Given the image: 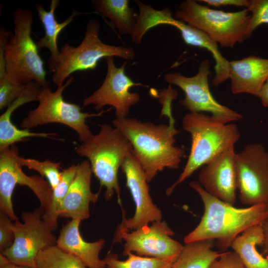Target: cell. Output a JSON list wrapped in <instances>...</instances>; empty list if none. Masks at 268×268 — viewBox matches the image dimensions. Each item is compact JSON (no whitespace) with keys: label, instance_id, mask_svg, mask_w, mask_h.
I'll return each instance as SVG.
<instances>
[{"label":"cell","instance_id":"cell-25","mask_svg":"<svg viewBox=\"0 0 268 268\" xmlns=\"http://www.w3.org/2000/svg\"><path fill=\"white\" fill-rule=\"evenodd\" d=\"M77 165H72L63 170L60 182L53 190L51 201L48 209L44 212L42 218L52 231L58 228V211L76 173Z\"/></svg>","mask_w":268,"mask_h":268},{"label":"cell","instance_id":"cell-13","mask_svg":"<svg viewBox=\"0 0 268 268\" xmlns=\"http://www.w3.org/2000/svg\"><path fill=\"white\" fill-rule=\"evenodd\" d=\"M174 234L167 223L161 220L133 231L115 233L113 243L124 240L123 253L126 256L135 252L141 256L175 262L184 246L171 237Z\"/></svg>","mask_w":268,"mask_h":268},{"label":"cell","instance_id":"cell-3","mask_svg":"<svg viewBox=\"0 0 268 268\" xmlns=\"http://www.w3.org/2000/svg\"><path fill=\"white\" fill-rule=\"evenodd\" d=\"M183 129L191 136L190 152L187 162L177 180L166 191L170 195L174 189L199 168L234 146L240 138L234 124H224L202 113L186 114L182 121Z\"/></svg>","mask_w":268,"mask_h":268},{"label":"cell","instance_id":"cell-22","mask_svg":"<svg viewBox=\"0 0 268 268\" xmlns=\"http://www.w3.org/2000/svg\"><path fill=\"white\" fill-rule=\"evenodd\" d=\"M265 239L263 227L252 226L238 235L231 247L237 253L246 268H268V258L260 254L257 245H262Z\"/></svg>","mask_w":268,"mask_h":268},{"label":"cell","instance_id":"cell-23","mask_svg":"<svg viewBox=\"0 0 268 268\" xmlns=\"http://www.w3.org/2000/svg\"><path fill=\"white\" fill-rule=\"evenodd\" d=\"M129 0H93L94 12L108 18L120 34L132 35L136 25L138 14L130 6Z\"/></svg>","mask_w":268,"mask_h":268},{"label":"cell","instance_id":"cell-12","mask_svg":"<svg viewBox=\"0 0 268 268\" xmlns=\"http://www.w3.org/2000/svg\"><path fill=\"white\" fill-rule=\"evenodd\" d=\"M237 187L242 203H268V152L261 143L247 144L235 158Z\"/></svg>","mask_w":268,"mask_h":268},{"label":"cell","instance_id":"cell-8","mask_svg":"<svg viewBox=\"0 0 268 268\" xmlns=\"http://www.w3.org/2000/svg\"><path fill=\"white\" fill-rule=\"evenodd\" d=\"M73 80V77H69L54 92L52 91L49 84L41 86L38 96V106L27 113L26 117L21 122L20 127L29 130L48 123H60L74 130L81 142L89 139L93 134L86 124V119L100 117L109 109L102 110L98 113H84L79 105L65 101L63 93Z\"/></svg>","mask_w":268,"mask_h":268},{"label":"cell","instance_id":"cell-1","mask_svg":"<svg viewBox=\"0 0 268 268\" xmlns=\"http://www.w3.org/2000/svg\"><path fill=\"white\" fill-rule=\"evenodd\" d=\"M162 114L169 119L168 125L143 122L136 118L115 119L112 123L131 142L133 153L142 167L148 182L165 168L176 169L185 156V150L175 145L179 133L172 115V101L177 97L171 91L162 93Z\"/></svg>","mask_w":268,"mask_h":268},{"label":"cell","instance_id":"cell-16","mask_svg":"<svg viewBox=\"0 0 268 268\" xmlns=\"http://www.w3.org/2000/svg\"><path fill=\"white\" fill-rule=\"evenodd\" d=\"M234 146L203 165L199 182L211 196L232 205L236 201L237 180Z\"/></svg>","mask_w":268,"mask_h":268},{"label":"cell","instance_id":"cell-37","mask_svg":"<svg viewBox=\"0 0 268 268\" xmlns=\"http://www.w3.org/2000/svg\"><path fill=\"white\" fill-rule=\"evenodd\" d=\"M0 268H34L17 265L16 264H13L10 262L9 261H8L7 262L3 264L0 265Z\"/></svg>","mask_w":268,"mask_h":268},{"label":"cell","instance_id":"cell-4","mask_svg":"<svg viewBox=\"0 0 268 268\" xmlns=\"http://www.w3.org/2000/svg\"><path fill=\"white\" fill-rule=\"evenodd\" d=\"M98 134L75 148L78 155L87 157L92 173L104 187L105 200H110L114 193L121 205L118 171L126 158L133 152V147L118 129L104 124Z\"/></svg>","mask_w":268,"mask_h":268},{"label":"cell","instance_id":"cell-10","mask_svg":"<svg viewBox=\"0 0 268 268\" xmlns=\"http://www.w3.org/2000/svg\"><path fill=\"white\" fill-rule=\"evenodd\" d=\"M43 213L40 206L31 212H22L23 223L18 220L13 222V243L0 253L10 262L36 268V259L39 252L56 245V236L42 218Z\"/></svg>","mask_w":268,"mask_h":268},{"label":"cell","instance_id":"cell-35","mask_svg":"<svg viewBox=\"0 0 268 268\" xmlns=\"http://www.w3.org/2000/svg\"><path fill=\"white\" fill-rule=\"evenodd\" d=\"M265 239L262 246L263 255L268 258V218L265 219L262 223Z\"/></svg>","mask_w":268,"mask_h":268},{"label":"cell","instance_id":"cell-38","mask_svg":"<svg viewBox=\"0 0 268 268\" xmlns=\"http://www.w3.org/2000/svg\"></svg>","mask_w":268,"mask_h":268},{"label":"cell","instance_id":"cell-27","mask_svg":"<svg viewBox=\"0 0 268 268\" xmlns=\"http://www.w3.org/2000/svg\"><path fill=\"white\" fill-rule=\"evenodd\" d=\"M36 268H87L78 259L56 245L39 252L36 259Z\"/></svg>","mask_w":268,"mask_h":268},{"label":"cell","instance_id":"cell-6","mask_svg":"<svg viewBox=\"0 0 268 268\" xmlns=\"http://www.w3.org/2000/svg\"><path fill=\"white\" fill-rule=\"evenodd\" d=\"M174 17L205 33L214 42L233 48L245 40L251 13L247 8L224 12L202 5L194 0H185L179 5Z\"/></svg>","mask_w":268,"mask_h":268},{"label":"cell","instance_id":"cell-29","mask_svg":"<svg viewBox=\"0 0 268 268\" xmlns=\"http://www.w3.org/2000/svg\"><path fill=\"white\" fill-rule=\"evenodd\" d=\"M18 161L21 166L35 170L39 173L41 177H45L52 190L57 187L61 181L62 173L59 171L61 162H54L50 160L40 161L20 156H18Z\"/></svg>","mask_w":268,"mask_h":268},{"label":"cell","instance_id":"cell-21","mask_svg":"<svg viewBox=\"0 0 268 268\" xmlns=\"http://www.w3.org/2000/svg\"><path fill=\"white\" fill-rule=\"evenodd\" d=\"M59 4V0H52L48 11L45 10L41 4H35L37 15L45 30L44 36L36 42V43L39 50L43 48H46L49 50L51 56L48 60V67L50 72L52 73L59 60L60 50L58 47V39L60 32L73 20L74 17L84 13L73 9L69 16L62 22H59L55 17V11Z\"/></svg>","mask_w":268,"mask_h":268},{"label":"cell","instance_id":"cell-31","mask_svg":"<svg viewBox=\"0 0 268 268\" xmlns=\"http://www.w3.org/2000/svg\"><path fill=\"white\" fill-rule=\"evenodd\" d=\"M25 84H17L7 76L0 78V110L7 108L23 91Z\"/></svg>","mask_w":268,"mask_h":268},{"label":"cell","instance_id":"cell-32","mask_svg":"<svg viewBox=\"0 0 268 268\" xmlns=\"http://www.w3.org/2000/svg\"><path fill=\"white\" fill-rule=\"evenodd\" d=\"M11 219L0 211V251L2 253L11 246L14 241Z\"/></svg>","mask_w":268,"mask_h":268},{"label":"cell","instance_id":"cell-14","mask_svg":"<svg viewBox=\"0 0 268 268\" xmlns=\"http://www.w3.org/2000/svg\"><path fill=\"white\" fill-rule=\"evenodd\" d=\"M105 60L107 67L105 78L99 88L84 98L83 107L93 105L96 110H99L109 105L115 108L116 118H127L132 107L140 99L138 93L130 92L131 88L148 86L134 82L125 73L127 61L117 67L113 57H107Z\"/></svg>","mask_w":268,"mask_h":268},{"label":"cell","instance_id":"cell-34","mask_svg":"<svg viewBox=\"0 0 268 268\" xmlns=\"http://www.w3.org/2000/svg\"><path fill=\"white\" fill-rule=\"evenodd\" d=\"M208 5L219 7L221 6L232 5L237 7H245L248 8L250 4V0H202Z\"/></svg>","mask_w":268,"mask_h":268},{"label":"cell","instance_id":"cell-28","mask_svg":"<svg viewBox=\"0 0 268 268\" xmlns=\"http://www.w3.org/2000/svg\"><path fill=\"white\" fill-rule=\"evenodd\" d=\"M126 260H120L117 255L110 254L103 261L107 268H171L175 262L156 258L142 257L130 253Z\"/></svg>","mask_w":268,"mask_h":268},{"label":"cell","instance_id":"cell-11","mask_svg":"<svg viewBox=\"0 0 268 268\" xmlns=\"http://www.w3.org/2000/svg\"><path fill=\"white\" fill-rule=\"evenodd\" d=\"M18 151L14 144L0 148V211L12 221L18 219L13 208L12 195L16 185L29 188L38 199L44 212L50 205L53 190L48 182L38 175L27 176L18 161Z\"/></svg>","mask_w":268,"mask_h":268},{"label":"cell","instance_id":"cell-30","mask_svg":"<svg viewBox=\"0 0 268 268\" xmlns=\"http://www.w3.org/2000/svg\"><path fill=\"white\" fill-rule=\"evenodd\" d=\"M247 9L251 13V17L245 33V40L251 37L260 25L268 24V0H250Z\"/></svg>","mask_w":268,"mask_h":268},{"label":"cell","instance_id":"cell-2","mask_svg":"<svg viewBox=\"0 0 268 268\" xmlns=\"http://www.w3.org/2000/svg\"><path fill=\"white\" fill-rule=\"evenodd\" d=\"M189 185L201 197L204 211L199 224L185 237V244L213 239L218 248L225 249L239 234L268 218V204L237 208L208 194L198 181Z\"/></svg>","mask_w":268,"mask_h":268},{"label":"cell","instance_id":"cell-15","mask_svg":"<svg viewBox=\"0 0 268 268\" xmlns=\"http://www.w3.org/2000/svg\"><path fill=\"white\" fill-rule=\"evenodd\" d=\"M121 169L125 175L126 186L132 195L135 210L134 216L130 218H126L123 212L122 221L115 233L136 230L149 223L161 221V211L152 200L144 172L133 152L124 160Z\"/></svg>","mask_w":268,"mask_h":268},{"label":"cell","instance_id":"cell-9","mask_svg":"<svg viewBox=\"0 0 268 268\" xmlns=\"http://www.w3.org/2000/svg\"><path fill=\"white\" fill-rule=\"evenodd\" d=\"M210 67V62L205 59L201 62L194 76L187 77L178 72H170L164 75V80L184 91L185 97L178 103L190 112H209L212 117L224 124L242 119V115L221 104L212 96L208 84Z\"/></svg>","mask_w":268,"mask_h":268},{"label":"cell","instance_id":"cell-33","mask_svg":"<svg viewBox=\"0 0 268 268\" xmlns=\"http://www.w3.org/2000/svg\"><path fill=\"white\" fill-rule=\"evenodd\" d=\"M209 268H246L240 258L234 251L222 253Z\"/></svg>","mask_w":268,"mask_h":268},{"label":"cell","instance_id":"cell-17","mask_svg":"<svg viewBox=\"0 0 268 268\" xmlns=\"http://www.w3.org/2000/svg\"><path fill=\"white\" fill-rule=\"evenodd\" d=\"M150 22L153 27L167 24L177 28L181 32L185 43L190 46L204 48L212 54L215 62V75L211 84L216 87L229 78V61L221 54L217 43L203 32L173 16L171 9H153L150 15Z\"/></svg>","mask_w":268,"mask_h":268},{"label":"cell","instance_id":"cell-19","mask_svg":"<svg viewBox=\"0 0 268 268\" xmlns=\"http://www.w3.org/2000/svg\"><path fill=\"white\" fill-rule=\"evenodd\" d=\"M268 77V59L251 55L229 61L230 89L234 94L248 93L258 97Z\"/></svg>","mask_w":268,"mask_h":268},{"label":"cell","instance_id":"cell-20","mask_svg":"<svg viewBox=\"0 0 268 268\" xmlns=\"http://www.w3.org/2000/svg\"><path fill=\"white\" fill-rule=\"evenodd\" d=\"M81 221L71 219L60 230L56 246L64 251L81 261L87 268H106L99 253L105 241L103 239L94 242H87L80 235L79 226Z\"/></svg>","mask_w":268,"mask_h":268},{"label":"cell","instance_id":"cell-7","mask_svg":"<svg viewBox=\"0 0 268 268\" xmlns=\"http://www.w3.org/2000/svg\"><path fill=\"white\" fill-rule=\"evenodd\" d=\"M100 28L98 20H89L78 46L73 47L66 43L61 48L58 63L52 74L53 82L58 87L75 71L95 69L101 59L114 56L126 60L134 59L135 52L132 47L103 43L99 38Z\"/></svg>","mask_w":268,"mask_h":268},{"label":"cell","instance_id":"cell-26","mask_svg":"<svg viewBox=\"0 0 268 268\" xmlns=\"http://www.w3.org/2000/svg\"><path fill=\"white\" fill-rule=\"evenodd\" d=\"M41 88V85L35 81L26 84L21 95L6 108L5 111L0 117L1 137H9L16 132L17 128L11 121L12 113L19 107L25 103L38 101Z\"/></svg>","mask_w":268,"mask_h":268},{"label":"cell","instance_id":"cell-36","mask_svg":"<svg viewBox=\"0 0 268 268\" xmlns=\"http://www.w3.org/2000/svg\"><path fill=\"white\" fill-rule=\"evenodd\" d=\"M259 98L263 106L268 107V77L261 90Z\"/></svg>","mask_w":268,"mask_h":268},{"label":"cell","instance_id":"cell-18","mask_svg":"<svg viewBox=\"0 0 268 268\" xmlns=\"http://www.w3.org/2000/svg\"><path fill=\"white\" fill-rule=\"evenodd\" d=\"M92 173L88 161L83 160L77 165L75 176L59 208V217L80 221L89 217V205L97 201L100 193L91 191Z\"/></svg>","mask_w":268,"mask_h":268},{"label":"cell","instance_id":"cell-24","mask_svg":"<svg viewBox=\"0 0 268 268\" xmlns=\"http://www.w3.org/2000/svg\"><path fill=\"white\" fill-rule=\"evenodd\" d=\"M214 241L206 239L186 243L171 268H209L222 254L211 249Z\"/></svg>","mask_w":268,"mask_h":268},{"label":"cell","instance_id":"cell-5","mask_svg":"<svg viewBox=\"0 0 268 268\" xmlns=\"http://www.w3.org/2000/svg\"><path fill=\"white\" fill-rule=\"evenodd\" d=\"M14 32L6 44L4 57L7 78L17 84L35 81L41 86L49 84L44 62L31 36L32 12L18 8L13 13Z\"/></svg>","mask_w":268,"mask_h":268}]
</instances>
